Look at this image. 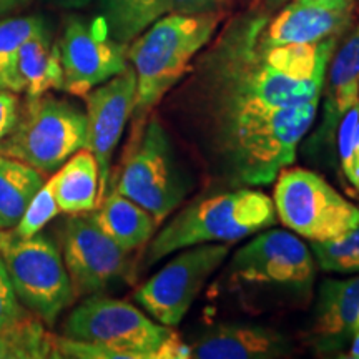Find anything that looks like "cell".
<instances>
[{
	"mask_svg": "<svg viewBox=\"0 0 359 359\" xmlns=\"http://www.w3.org/2000/svg\"><path fill=\"white\" fill-rule=\"evenodd\" d=\"M32 2L34 0H0V19L22 11Z\"/></svg>",
	"mask_w": 359,
	"mask_h": 359,
	"instance_id": "32",
	"label": "cell"
},
{
	"mask_svg": "<svg viewBox=\"0 0 359 359\" xmlns=\"http://www.w3.org/2000/svg\"><path fill=\"white\" fill-rule=\"evenodd\" d=\"M195 359H276L291 353L280 331L257 325H219L190 346Z\"/></svg>",
	"mask_w": 359,
	"mask_h": 359,
	"instance_id": "16",
	"label": "cell"
},
{
	"mask_svg": "<svg viewBox=\"0 0 359 359\" xmlns=\"http://www.w3.org/2000/svg\"><path fill=\"white\" fill-rule=\"evenodd\" d=\"M48 6L55 8H64V11H79L92 4V0H45Z\"/></svg>",
	"mask_w": 359,
	"mask_h": 359,
	"instance_id": "33",
	"label": "cell"
},
{
	"mask_svg": "<svg viewBox=\"0 0 359 359\" xmlns=\"http://www.w3.org/2000/svg\"><path fill=\"white\" fill-rule=\"evenodd\" d=\"M11 358H13L11 344H8L6 338L0 334V359H11Z\"/></svg>",
	"mask_w": 359,
	"mask_h": 359,
	"instance_id": "34",
	"label": "cell"
},
{
	"mask_svg": "<svg viewBox=\"0 0 359 359\" xmlns=\"http://www.w3.org/2000/svg\"><path fill=\"white\" fill-rule=\"evenodd\" d=\"M228 273L236 285L306 294L314 283L316 262L311 248L293 233L266 228L236 251Z\"/></svg>",
	"mask_w": 359,
	"mask_h": 359,
	"instance_id": "9",
	"label": "cell"
},
{
	"mask_svg": "<svg viewBox=\"0 0 359 359\" xmlns=\"http://www.w3.org/2000/svg\"><path fill=\"white\" fill-rule=\"evenodd\" d=\"M296 2L321 8H346L354 6V0H296Z\"/></svg>",
	"mask_w": 359,
	"mask_h": 359,
	"instance_id": "31",
	"label": "cell"
},
{
	"mask_svg": "<svg viewBox=\"0 0 359 359\" xmlns=\"http://www.w3.org/2000/svg\"><path fill=\"white\" fill-rule=\"evenodd\" d=\"M288 0H262V4H264L266 11H275V8L283 7V4H286Z\"/></svg>",
	"mask_w": 359,
	"mask_h": 359,
	"instance_id": "35",
	"label": "cell"
},
{
	"mask_svg": "<svg viewBox=\"0 0 359 359\" xmlns=\"http://www.w3.org/2000/svg\"><path fill=\"white\" fill-rule=\"evenodd\" d=\"M85 145L87 115L74 103L45 93L20 107L15 127L0 142V154L50 173Z\"/></svg>",
	"mask_w": 359,
	"mask_h": 359,
	"instance_id": "5",
	"label": "cell"
},
{
	"mask_svg": "<svg viewBox=\"0 0 359 359\" xmlns=\"http://www.w3.org/2000/svg\"><path fill=\"white\" fill-rule=\"evenodd\" d=\"M190 346L183 343V339L172 331V334L163 341L155 359H188L190 358Z\"/></svg>",
	"mask_w": 359,
	"mask_h": 359,
	"instance_id": "30",
	"label": "cell"
},
{
	"mask_svg": "<svg viewBox=\"0 0 359 359\" xmlns=\"http://www.w3.org/2000/svg\"><path fill=\"white\" fill-rule=\"evenodd\" d=\"M276 223L273 198L251 187L231 188L187 206L150 241L147 264L188 246L235 243Z\"/></svg>",
	"mask_w": 359,
	"mask_h": 359,
	"instance_id": "3",
	"label": "cell"
},
{
	"mask_svg": "<svg viewBox=\"0 0 359 359\" xmlns=\"http://www.w3.org/2000/svg\"><path fill=\"white\" fill-rule=\"evenodd\" d=\"M62 258L77 298L100 294L132 273L125 251L98 226L92 215H70L60 233Z\"/></svg>",
	"mask_w": 359,
	"mask_h": 359,
	"instance_id": "11",
	"label": "cell"
},
{
	"mask_svg": "<svg viewBox=\"0 0 359 359\" xmlns=\"http://www.w3.org/2000/svg\"><path fill=\"white\" fill-rule=\"evenodd\" d=\"M230 255V243L188 246L147 280L135 299L155 321L168 327L182 323L208 278Z\"/></svg>",
	"mask_w": 359,
	"mask_h": 359,
	"instance_id": "10",
	"label": "cell"
},
{
	"mask_svg": "<svg viewBox=\"0 0 359 359\" xmlns=\"http://www.w3.org/2000/svg\"><path fill=\"white\" fill-rule=\"evenodd\" d=\"M137 80L132 65L122 74L92 88L85 95L87 103V145L95 156L100 173V201L109 193L111 158L135 110Z\"/></svg>",
	"mask_w": 359,
	"mask_h": 359,
	"instance_id": "13",
	"label": "cell"
},
{
	"mask_svg": "<svg viewBox=\"0 0 359 359\" xmlns=\"http://www.w3.org/2000/svg\"><path fill=\"white\" fill-rule=\"evenodd\" d=\"M323 93V122L311 138L320 148L333 142L343 116L359 100V24L331 57Z\"/></svg>",
	"mask_w": 359,
	"mask_h": 359,
	"instance_id": "15",
	"label": "cell"
},
{
	"mask_svg": "<svg viewBox=\"0 0 359 359\" xmlns=\"http://www.w3.org/2000/svg\"><path fill=\"white\" fill-rule=\"evenodd\" d=\"M60 213L50 185L43 183V187L35 193L34 198L27 205L25 212L22 213L19 223L13 226V233L19 238H32L45 228V224L52 222Z\"/></svg>",
	"mask_w": 359,
	"mask_h": 359,
	"instance_id": "26",
	"label": "cell"
},
{
	"mask_svg": "<svg viewBox=\"0 0 359 359\" xmlns=\"http://www.w3.org/2000/svg\"><path fill=\"white\" fill-rule=\"evenodd\" d=\"M359 313V276L326 280L321 285L314 316V343L321 351H338L353 338Z\"/></svg>",
	"mask_w": 359,
	"mask_h": 359,
	"instance_id": "17",
	"label": "cell"
},
{
	"mask_svg": "<svg viewBox=\"0 0 359 359\" xmlns=\"http://www.w3.org/2000/svg\"><path fill=\"white\" fill-rule=\"evenodd\" d=\"M338 148L343 173L359 193V100L341 120L338 127Z\"/></svg>",
	"mask_w": 359,
	"mask_h": 359,
	"instance_id": "25",
	"label": "cell"
},
{
	"mask_svg": "<svg viewBox=\"0 0 359 359\" xmlns=\"http://www.w3.org/2000/svg\"><path fill=\"white\" fill-rule=\"evenodd\" d=\"M236 2L245 4L246 8H255V7H258L259 4H262V0H236Z\"/></svg>",
	"mask_w": 359,
	"mask_h": 359,
	"instance_id": "37",
	"label": "cell"
},
{
	"mask_svg": "<svg viewBox=\"0 0 359 359\" xmlns=\"http://www.w3.org/2000/svg\"><path fill=\"white\" fill-rule=\"evenodd\" d=\"M0 258L20 303L47 325H53L77 298L62 251L50 236L19 238L0 230Z\"/></svg>",
	"mask_w": 359,
	"mask_h": 359,
	"instance_id": "6",
	"label": "cell"
},
{
	"mask_svg": "<svg viewBox=\"0 0 359 359\" xmlns=\"http://www.w3.org/2000/svg\"><path fill=\"white\" fill-rule=\"evenodd\" d=\"M97 208L92 217L98 226L130 253L147 245L158 226L145 208L115 190L107 193Z\"/></svg>",
	"mask_w": 359,
	"mask_h": 359,
	"instance_id": "19",
	"label": "cell"
},
{
	"mask_svg": "<svg viewBox=\"0 0 359 359\" xmlns=\"http://www.w3.org/2000/svg\"><path fill=\"white\" fill-rule=\"evenodd\" d=\"M19 74L27 98L42 97L50 90H62L64 87L60 48L52 40L47 24L22 45Z\"/></svg>",
	"mask_w": 359,
	"mask_h": 359,
	"instance_id": "20",
	"label": "cell"
},
{
	"mask_svg": "<svg viewBox=\"0 0 359 359\" xmlns=\"http://www.w3.org/2000/svg\"><path fill=\"white\" fill-rule=\"evenodd\" d=\"M115 191L165 222L187 198L188 178L178 167L172 138L156 116L135 122Z\"/></svg>",
	"mask_w": 359,
	"mask_h": 359,
	"instance_id": "4",
	"label": "cell"
},
{
	"mask_svg": "<svg viewBox=\"0 0 359 359\" xmlns=\"http://www.w3.org/2000/svg\"><path fill=\"white\" fill-rule=\"evenodd\" d=\"M172 331L132 303L98 294L80 303L64 325L65 338L105 344L132 354L133 359H155Z\"/></svg>",
	"mask_w": 359,
	"mask_h": 359,
	"instance_id": "8",
	"label": "cell"
},
{
	"mask_svg": "<svg viewBox=\"0 0 359 359\" xmlns=\"http://www.w3.org/2000/svg\"><path fill=\"white\" fill-rule=\"evenodd\" d=\"M354 334H359V313L356 316V321H354Z\"/></svg>",
	"mask_w": 359,
	"mask_h": 359,
	"instance_id": "38",
	"label": "cell"
},
{
	"mask_svg": "<svg viewBox=\"0 0 359 359\" xmlns=\"http://www.w3.org/2000/svg\"><path fill=\"white\" fill-rule=\"evenodd\" d=\"M98 11L111 37L125 45L168 13L165 0H98Z\"/></svg>",
	"mask_w": 359,
	"mask_h": 359,
	"instance_id": "22",
	"label": "cell"
},
{
	"mask_svg": "<svg viewBox=\"0 0 359 359\" xmlns=\"http://www.w3.org/2000/svg\"><path fill=\"white\" fill-rule=\"evenodd\" d=\"M168 13H183V15H196V13L224 12L231 0H165Z\"/></svg>",
	"mask_w": 359,
	"mask_h": 359,
	"instance_id": "28",
	"label": "cell"
},
{
	"mask_svg": "<svg viewBox=\"0 0 359 359\" xmlns=\"http://www.w3.org/2000/svg\"><path fill=\"white\" fill-rule=\"evenodd\" d=\"M314 262L325 271H359V224L333 240L311 241Z\"/></svg>",
	"mask_w": 359,
	"mask_h": 359,
	"instance_id": "24",
	"label": "cell"
},
{
	"mask_svg": "<svg viewBox=\"0 0 359 359\" xmlns=\"http://www.w3.org/2000/svg\"><path fill=\"white\" fill-rule=\"evenodd\" d=\"M47 24L42 15L0 19V88L24 92L19 74V53L25 40Z\"/></svg>",
	"mask_w": 359,
	"mask_h": 359,
	"instance_id": "23",
	"label": "cell"
},
{
	"mask_svg": "<svg viewBox=\"0 0 359 359\" xmlns=\"http://www.w3.org/2000/svg\"><path fill=\"white\" fill-rule=\"evenodd\" d=\"M58 48L64 70L62 90L74 97H85L90 90L122 74L130 65L128 45L111 37L100 13L93 19L70 17Z\"/></svg>",
	"mask_w": 359,
	"mask_h": 359,
	"instance_id": "12",
	"label": "cell"
},
{
	"mask_svg": "<svg viewBox=\"0 0 359 359\" xmlns=\"http://www.w3.org/2000/svg\"><path fill=\"white\" fill-rule=\"evenodd\" d=\"M349 358L359 359V334H353V344L351 351H349Z\"/></svg>",
	"mask_w": 359,
	"mask_h": 359,
	"instance_id": "36",
	"label": "cell"
},
{
	"mask_svg": "<svg viewBox=\"0 0 359 359\" xmlns=\"http://www.w3.org/2000/svg\"><path fill=\"white\" fill-rule=\"evenodd\" d=\"M29 313L24 304L20 303L19 296L13 290L12 280L8 276L4 259L0 258V331L12 326L20 318Z\"/></svg>",
	"mask_w": 359,
	"mask_h": 359,
	"instance_id": "27",
	"label": "cell"
},
{
	"mask_svg": "<svg viewBox=\"0 0 359 359\" xmlns=\"http://www.w3.org/2000/svg\"><path fill=\"white\" fill-rule=\"evenodd\" d=\"M20 115V102L15 92L0 88V142L12 132Z\"/></svg>",
	"mask_w": 359,
	"mask_h": 359,
	"instance_id": "29",
	"label": "cell"
},
{
	"mask_svg": "<svg viewBox=\"0 0 359 359\" xmlns=\"http://www.w3.org/2000/svg\"><path fill=\"white\" fill-rule=\"evenodd\" d=\"M275 180L276 218L296 235L325 241L359 224L358 206L339 195L321 175L304 168H283Z\"/></svg>",
	"mask_w": 359,
	"mask_h": 359,
	"instance_id": "7",
	"label": "cell"
},
{
	"mask_svg": "<svg viewBox=\"0 0 359 359\" xmlns=\"http://www.w3.org/2000/svg\"><path fill=\"white\" fill-rule=\"evenodd\" d=\"M266 8L226 20L173 88L168 111L212 182L262 187L291 167L311 130L339 37L262 43Z\"/></svg>",
	"mask_w": 359,
	"mask_h": 359,
	"instance_id": "1",
	"label": "cell"
},
{
	"mask_svg": "<svg viewBox=\"0 0 359 359\" xmlns=\"http://www.w3.org/2000/svg\"><path fill=\"white\" fill-rule=\"evenodd\" d=\"M224 13H165L128 43L127 58L137 80L135 122L147 118L190 72L193 60L217 34Z\"/></svg>",
	"mask_w": 359,
	"mask_h": 359,
	"instance_id": "2",
	"label": "cell"
},
{
	"mask_svg": "<svg viewBox=\"0 0 359 359\" xmlns=\"http://www.w3.org/2000/svg\"><path fill=\"white\" fill-rule=\"evenodd\" d=\"M48 185L60 213L93 212L100 203V173L95 156L87 148L79 150L57 168Z\"/></svg>",
	"mask_w": 359,
	"mask_h": 359,
	"instance_id": "18",
	"label": "cell"
},
{
	"mask_svg": "<svg viewBox=\"0 0 359 359\" xmlns=\"http://www.w3.org/2000/svg\"><path fill=\"white\" fill-rule=\"evenodd\" d=\"M42 187V172L0 154V230H13Z\"/></svg>",
	"mask_w": 359,
	"mask_h": 359,
	"instance_id": "21",
	"label": "cell"
},
{
	"mask_svg": "<svg viewBox=\"0 0 359 359\" xmlns=\"http://www.w3.org/2000/svg\"><path fill=\"white\" fill-rule=\"evenodd\" d=\"M353 7L321 8L304 6L293 0L275 17H269L262 30V43H318L331 37H341L351 27Z\"/></svg>",
	"mask_w": 359,
	"mask_h": 359,
	"instance_id": "14",
	"label": "cell"
}]
</instances>
